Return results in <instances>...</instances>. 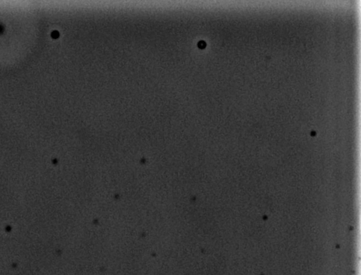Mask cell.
Segmentation results:
<instances>
[{
    "instance_id": "obj_1",
    "label": "cell",
    "mask_w": 361,
    "mask_h": 275,
    "mask_svg": "<svg viewBox=\"0 0 361 275\" xmlns=\"http://www.w3.org/2000/svg\"><path fill=\"white\" fill-rule=\"evenodd\" d=\"M53 37H55V38H56V37L59 35V33H58V32H54L53 33Z\"/></svg>"
},
{
    "instance_id": "obj_2",
    "label": "cell",
    "mask_w": 361,
    "mask_h": 275,
    "mask_svg": "<svg viewBox=\"0 0 361 275\" xmlns=\"http://www.w3.org/2000/svg\"><path fill=\"white\" fill-rule=\"evenodd\" d=\"M2 30H3V26H2V25L0 24V32H2Z\"/></svg>"
}]
</instances>
